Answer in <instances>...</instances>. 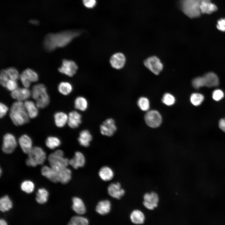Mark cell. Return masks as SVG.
I'll list each match as a JSON object with an SVG mask.
<instances>
[{
	"instance_id": "obj_1",
	"label": "cell",
	"mask_w": 225,
	"mask_h": 225,
	"mask_svg": "<svg viewBox=\"0 0 225 225\" xmlns=\"http://www.w3.org/2000/svg\"><path fill=\"white\" fill-rule=\"evenodd\" d=\"M80 34L75 31H67L55 34H49L45 37L44 42L45 49L51 52L57 48L64 47Z\"/></svg>"
},
{
	"instance_id": "obj_2",
	"label": "cell",
	"mask_w": 225,
	"mask_h": 225,
	"mask_svg": "<svg viewBox=\"0 0 225 225\" xmlns=\"http://www.w3.org/2000/svg\"><path fill=\"white\" fill-rule=\"evenodd\" d=\"M9 116L14 125H23L28 122L30 118L25 109L24 103L17 101L12 104L10 108Z\"/></svg>"
},
{
	"instance_id": "obj_3",
	"label": "cell",
	"mask_w": 225,
	"mask_h": 225,
	"mask_svg": "<svg viewBox=\"0 0 225 225\" xmlns=\"http://www.w3.org/2000/svg\"><path fill=\"white\" fill-rule=\"evenodd\" d=\"M32 95L36 101V104L39 108L46 107L49 103V98L45 86L42 84L34 85L32 88Z\"/></svg>"
},
{
	"instance_id": "obj_4",
	"label": "cell",
	"mask_w": 225,
	"mask_h": 225,
	"mask_svg": "<svg viewBox=\"0 0 225 225\" xmlns=\"http://www.w3.org/2000/svg\"><path fill=\"white\" fill-rule=\"evenodd\" d=\"M199 0H181L180 5L183 12L189 18H193L200 16L202 13Z\"/></svg>"
},
{
	"instance_id": "obj_5",
	"label": "cell",
	"mask_w": 225,
	"mask_h": 225,
	"mask_svg": "<svg viewBox=\"0 0 225 225\" xmlns=\"http://www.w3.org/2000/svg\"><path fill=\"white\" fill-rule=\"evenodd\" d=\"M28 155L26 163L29 166L35 167L38 165H42L46 158L45 152L38 147H33Z\"/></svg>"
},
{
	"instance_id": "obj_6",
	"label": "cell",
	"mask_w": 225,
	"mask_h": 225,
	"mask_svg": "<svg viewBox=\"0 0 225 225\" xmlns=\"http://www.w3.org/2000/svg\"><path fill=\"white\" fill-rule=\"evenodd\" d=\"M50 167L57 171L67 167L69 160L64 157V152L61 150H57L51 153L48 157Z\"/></svg>"
},
{
	"instance_id": "obj_7",
	"label": "cell",
	"mask_w": 225,
	"mask_h": 225,
	"mask_svg": "<svg viewBox=\"0 0 225 225\" xmlns=\"http://www.w3.org/2000/svg\"><path fill=\"white\" fill-rule=\"evenodd\" d=\"M145 66L154 74L158 75L162 70L163 65L157 57L152 56L146 59L144 62Z\"/></svg>"
},
{
	"instance_id": "obj_8",
	"label": "cell",
	"mask_w": 225,
	"mask_h": 225,
	"mask_svg": "<svg viewBox=\"0 0 225 225\" xmlns=\"http://www.w3.org/2000/svg\"><path fill=\"white\" fill-rule=\"evenodd\" d=\"M144 119L147 124L152 128L159 127L162 123V120L160 114L155 110L148 111L145 115Z\"/></svg>"
},
{
	"instance_id": "obj_9",
	"label": "cell",
	"mask_w": 225,
	"mask_h": 225,
	"mask_svg": "<svg viewBox=\"0 0 225 225\" xmlns=\"http://www.w3.org/2000/svg\"><path fill=\"white\" fill-rule=\"evenodd\" d=\"M17 145V141L15 136L12 134L7 133L3 136L2 150L6 154L12 153Z\"/></svg>"
},
{
	"instance_id": "obj_10",
	"label": "cell",
	"mask_w": 225,
	"mask_h": 225,
	"mask_svg": "<svg viewBox=\"0 0 225 225\" xmlns=\"http://www.w3.org/2000/svg\"><path fill=\"white\" fill-rule=\"evenodd\" d=\"M143 204L144 207L149 210H153L158 205L159 198L158 194L152 192L145 193L143 196Z\"/></svg>"
},
{
	"instance_id": "obj_11",
	"label": "cell",
	"mask_w": 225,
	"mask_h": 225,
	"mask_svg": "<svg viewBox=\"0 0 225 225\" xmlns=\"http://www.w3.org/2000/svg\"><path fill=\"white\" fill-rule=\"evenodd\" d=\"M78 67L73 61L66 59L63 60L62 64L58 70L61 73L69 77H72L76 72Z\"/></svg>"
},
{
	"instance_id": "obj_12",
	"label": "cell",
	"mask_w": 225,
	"mask_h": 225,
	"mask_svg": "<svg viewBox=\"0 0 225 225\" xmlns=\"http://www.w3.org/2000/svg\"><path fill=\"white\" fill-rule=\"evenodd\" d=\"M117 128L114 120L109 118L105 120L100 126V131L102 135L110 137L112 136Z\"/></svg>"
},
{
	"instance_id": "obj_13",
	"label": "cell",
	"mask_w": 225,
	"mask_h": 225,
	"mask_svg": "<svg viewBox=\"0 0 225 225\" xmlns=\"http://www.w3.org/2000/svg\"><path fill=\"white\" fill-rule=\"evenodd\" d=\"M108 191L111 197L117 199H120L125 193V190L121 188V184L119 182L112 183L109 185Z\"/></svg>"
},
{
	"instance_id": "obj_14",
	"label": "cell",
	"mask_w": 225,
	"mask_h": 225,
	"mask_svg": "<svg viewBox=\"0 0 225 225\" xmlns=\"http://www.w3.org/2000/svg\"><path fill=\"white\" fill-rule=\"evenodd\" d=\"M31 93L27 88H18L12 91L11 93L13 98L18 101H22L28 99L30 97Z\"/></svg>"
},
{
	"instance_id": "obj_15",
	"label": "cell",
	"mask_w": 225,
	"mask_h": 225,
	"mask_svg": "<svg viewBox=\"0 0 225 225\" xmlns=\"http://www.w3.org/2000/svg\"><path fill=\"white\" fill-rule=\"evenodd\" d=\"M42 175L51 181L57 183L58 182V171L55 170L51 167L44 166L41 169Z\"/></svg>"
},
{
	"instance_id": "obj_16",
	"label": "cell",
	"mask_w": 225,
	"mask_h": 225,
	"mask_svg": "<svg viewBox=\"0 0 225 225\" xmlns=\"http://www.w3.org/2000/svg\"><path fill=\"white\" fill-rule=\"evenodd\" d=\"M126 58L124 55L121 52L116 53L111 57L110 63L112 67L116 69H120L124 66Z\"/></svg>"
},
{
	"instance_id": "obj_17",
	"label": "cell",
	"mask_w": 225,
	"mask_h": 225,
	"mask_svg": "<svg viewBox=\"0 0 225 225\" xmlns=\"http://www.w3.org/2000/svg\"><path fill=\"white\" fill-rule=\"evenodd\" d=\"M82 122V116L80 113L76 111L70 112L68 115V123L72 128H78Z\"/></svg>"
},
{
	"instance_id": "obj_18",
	"label": "cell",
	"mask_w": 225,
	"mask_h": 225,
	"mask_svg": "<svg viewBox=\"0 0 225 225\" xmlns=\"http://www.w3.org/2000/svg\"><path fill=\"white\" fill-rule=\"evenodd\" d=\"M18 143L23 152L26 154H28L33 147L31 138L26 134L23 135L19 138Z\"/></svg>"
},
{
	"instance_id": "obj_19",
	"label": "cell",
	"mask_w": 225,
	"mask_h": 225,
	"mask_svg": "<svg viewBox=\"0 0 225 225\" xmlns=\"http://www.w3.org/2000/svg\"><path fill=\"white\" fill-rule=\"evenodd\" d=\"M85 162V159L84 155L78 151L75 152L73 157L69 160V164L75 169L83 167Z\"/></svg>"
},
{
	"instance_id": "obj_20",
	"label": "cell",
	"mask_w": 225,
	"mask_h": 225,
	"mask_svg": "<svg viewBox=\"0 0 225 225\" xmlns=\"http://www.w3.org/2000/svg\"><path fill=\"white\" fill-rule=\"evenodd\" d=\"M72 208L76 213L79 215H82L85 213L86 207L83 201L81 198L74 197L72 198Z\"/></svg>"
},
{
	"instance_id": "obj_21",
	"label": "cell",
	"mask_w": 225,
	"mask_h": 225,
	"mask_svg": "<svg viewBox=\"0 0 225 225\" xmlns=\"http://www.w3.org/2000/svg\"><path fill=\"white\" fill-rule=\"evenodd\" d=\"M200 8L202 14H211L216 11L218 8L211 1H201Z\"/></svg>"
},
{
	"instance_id": "obj_22",
	"label": "cell",
	"mask_w": 225,
	"mask_h": 225,
	"mask_svg": "<svg viewBox=\"0 0 225 225\" xmlns=\"http://www.w3.org/2000/svg\"><path fill=\"white\" fill-rule=\"evenodd\" d=\"M92 136L90 132L87 130L82 131L79 133L78 141L79 144L84 147H88L92 140Z\"/></svg>"
},
{
	"instance_id": "obj_23",
	"label": "cell",
	"mask_w": 225,
	"mask_h": 225,
	"mask_svg": "<svg viewBox=\"0 0 225 225\" xmlns=\"http://www.w3.org/2000/svg\"><path fill=\"white\" fill-rule=\"evenodd\" d=\"M130 218L132 222L136 224H143L145 219L144 213L138 209L133 210L130 214Z\"/></svg>"
},
{
	"instance_id": "obj_24",
	"label": "cell",
	"mask_w": 225,
	"mask_h": 225,
	"mask_svg": "<svg viewBox=\"0 0 225 225\" xmlns=\"http://www.w3.org/2000/svg\"><path fill=\"white\" fill-rule=\"evenodd\" d=\"M205 82V86L211 88L218 86L219 83V80L218 76L213 72L208 73L203 76Z\"/></svg>"
},
{
	"instance_id": "obj_25",
	"label": "cell",
	"mask_w": 225,
	"mask_h": 225,
	"mask_svg": "<svg viewBox=\"0 0 225 225\" xmlns=\"http://www.w3.org/2000/svg\"><path fill=\"white\" fill-rule=\"evenodd\" d=\"M111 204L108 200H104L99 202L97 205L96 210L97 213L101 215H104L108 213L111 210Z\"/></svg>"
},
{
	"instance_id": "obj_26",
	"label": "cell",
	"mask_w": 225,
	"mask_h": 225,
	"mask_svg": "<svg viewBox=\"0 0 225 225\" xmlns=\"http://www.w3.org/2000/svg\"><path fill=\"white\" fill-rule=\"evenodd\" d=\"M72 172L70 169L66 167L58 171V182L63 184L68 182L71 178Z\"/></svg>"
},
{
	"instance_id": "obj_27",
	"label": "cell",
	"mask_w": 225,
	"mask_h": 225,
	"mask_svg": "<svg viewBox=\"0 0 225 225\" xmlns=\"http://www.w3.org/2000/svg\"><path fill=\"white\" fill-rule=\"evenodd\" d=\"M24 103L29 117L33 118L37 117L38 111L36 104L31 101H26Z\"/></svg>"
},
{
	"instance_id": "obj_28",
	"label": "cell",
	"mask_w": 225,
	"mask_h": 225,
	"mask_svg": "<svg viewBox=\"0 0 225 225\" xmlns=\"http://www.w3.org/2000/svg\"><path fill=\"white\" fill-rule=\"evenodd\" d=\"M54 118L55 124L58 127H62L68 122V115L64 112H56L54 115Z\"/></svg>"
},
{
	"instance_id": "obj_29",
	"label": "cell",
	"mask_w": 225,
	"mask_h": 225,
	"mask_svg": "<svg viewBox=\"0 0 225 225\" xmlns=\"http://www.w3.org/2000/svg\"><path fill=\"white\" fill-rule=\"evenodd\" d=\"M19 77L31 82H36L38 80V76L37 73L30 68H27L23 71Z\"/></svg>"
},
{
	"instance_id": "obj_30",
	"label": "cell",
	"mask_w": 225,
	"mask_h": 225,
	"mask_svg": "<svg viewBox=\"0 0 225 225\" xmlns=\"http://www.w3.org/2000/svg\"><path fill=\"white\" fill-rule=\"evenodd\" d=\"M98 174L100 178L104 181L110 180L114 176L112 170L107 166L102 167L99 170Z\"/></svg>"
},
{
	"instance_id": "obj_31",
	"label": "cell",
	"mask_w": 225,
	"mask_h": 225,
	"mask_svg": "<svg viewBox=\"0 0 225 225\" xmlns=\"http://www.w3.org/2000/svg\"><path fill=\"white\" fill-rule=\"evenodd\" d=\"M12 206V201L8 196L6 195L0 198V210L4 212L9 210Z\"/></svg>"
},
{
	"instance_id": "obj_32",
	"label": "cell",
	"mask_w": 225,
	"mask_h": 225,
	"mask_svg": "<svg viewBox=\"0 0 225 225\" xmlns=\"http://www.w3.org/2000/svg\"><path fill=\"white\" fill-rule=\"evenodd\" d=\"M48 195V192L45 189L40 188L36 194V201L39 204H44L47 201Z\"/></svg>"
},
{
	"instance_id": "obj_33",
	"label": "cell",
	"mask_w": 225,
	"mask_h": 225,
	"mask_svg": "<svg viewBox=\"0 0 225 225\" xmlns=\"http://www.w3.org/2000/svg\"><path fill=\"white\" fill-rule=\"evenodd\" d=\"M88 102L87 99L83 97H78L75 100V107L76 109L80 111H85L88 108Z\"/></svg>"
},
{
	"instance_id": "obj_34",
	"label": "cell",
	"mask_w": 225,
	"mask_h": 225,
	"mask_svg": "<svg viewBox=\"0 0 225 225\" xmlns=\"http://www.w3.org/2000/svg\"><path fill=\"white\" fill-rule=\"evenodd\" d=\"M61 142L58 138L54 136H49L46 139L45 144L47 147L51 149H53L59 147Z\"/></svg>"
},
{
	"instance_id": "obj_35",
	"label": "cell",
	"mask_w": 225,
	"mask_h": 225,
	"mask_svg": "<svg viewBox=\"0 0 225 225\" xmlns=\"http://www.w3.org/2000/svg\"><path fill=\"white\" fill-rule=\"evenodd\" d=\"M89 222L88 219L83 217L76 216L72 217L70 219L68 224L70 225H87Z\"/></svg>"
},
{
	"instance_id": "obj_36",
	"label": "cell",
	"mask_w": 225,
	"mask_h": 225,
	"mask_svg": "<svg viewBox=\"0 0 225 225\" xmlns=\"http://www.w3.org/2000/svg\"><path fill=\"white\" fill-rule=\"evenodd\" d=\"M58 88L60 92L65 95L69 94L72 89V85L67 82H62L60 83Z\"/></svg>"
},
{
	"instance_id": "obj_37",
	"label": "cell",
	"mask_w": 225,
	"mask_h": 225,
	"mask_svg": "<svg viewBox=\"0 0 225 225\" xmlns=\"http://www.w3.org/2000/svg\"><path fill=\"white\" fill-rule=\"evenodd\" d=\"M204 99V97L203 95L197 93H192L190 98L191 103L195 106L200 105L203 102Z\"/></svg>"
},
{
	"instance_id": "obj_38",
	"label": "cell",
	"mask_w": 225,
	"mask_h": 225,
	"mask_svg": "<svg viewBox=\"0 0 225 225\" xmlns=\"http://www.w3.org/2000/svg\"><path fill=\"white\" fill-rule=\"evenodd\" d=\"M21 188L23 191L28 193H30L34 190V185L31 181L26 180L22 182Z\"/></svg>"
},
{
	"instance_id": "obj_39",
	"label": "cell",
	"mask_w": 225,
	"mask_h": 225,
	"mask_svg": "<svg viewBox=\"0 0 225 225\" xmlns=\"http://www.w3.org/2000/svg\"><path fill=\"white\" fill-rule=\"evenodd\" d=\"M138 105L140 108L143 111H148L150 108V102L148 99L145 97L139 98L137 102Z\"/></svg>"
},
{
	"instance_id": "obj_40",
	"label": "cell",
	"mask_w": 225,
	"mask_h": 225,
	"mask_svg": "<svg viewBox=\"0 0 225 225\" xmlns=\"http://www.w3.org/2000/svg\"><path fill=\"white\" fill-rule=\"evenodd\" d=\"M162 101L166 105L170 106L173 105L175 102V99L174 96L170 93H167L163 96Z\"/></svg>"
},
{
	"instance_id": "obj_41",
	"label": "cell",
	"mask_w": 225,
	"mask_h": 225,
	"mask_svg": "<svg viewBox=\"0 0 225 225\" xmlns=\"http://www.w3.org/2000/svg\"><path fill=\"white\" fill-rule=\"evenodd\" d=\"M192 83L193 87L196 89L205 86V80L203 76L195 78L193 80Z\"/></svg>"
},
{
	"instance_id": "obj_42",
	"label": "cell",
	"mask_w": 225,
	"mask_h": 225,
	"mask_svg": "<svg viewBox=\"0 0 225 225\" xmlns=\"http://www.w3.org/2000/svg\"><path fill=\"white\" fill-rule=\"evenodd\" d=\"M6 72L9 77L10 79L16 81L19 77L17 70L15 68H9L6 69Z\"/></svg>"
},
{
	"instance_id": "obj_43",
	"label": "cell",
	"mask_w": 225,
	"mask_h": 225,
	"mask_svg": "<svg viewBox=\"0 0 225 225\" xmlns=\"http://www.w3.org/2000/svg\"><path fill=\"white\" fill-rule=\"evenodd\" d=\"M9 77L6 69H2L1 71L0 74V82L1 85L6 88V84L9 80Z\"/></svg>"
},
{
	"instance_id": "obj_44",
	"label": "cell",
	"mask_w": 225,
	"mask_h": 225,
	"mask_svg": "<svg viewBox=\"0 0 225 225\" xmlns=\"http://www.w3.org/2000/svg\"><path fill=\"white\" fill-rule=\"evenodd\" d=\"M18 86L16 81L10 79H9L7 82L6 88L8 90L12 91L17 88Z\"/></svg>"
},
{
	"instance_id": "obj_45",
	"label": "cell",
	"mask_w": 225,
	"mask_h": 225,
	"mask_svg": "<svg viewBox=\"0 0 225 225\" xmlns=\"http://www.w3.org/2000/svg\"><path fill=\"white\" fill-rule=\"evenodd\" d=\"M224 96V94L222 91L220 89L215 90L212 94L213 99L216 101H219L222 99Z\"/></svg>"
},
{
	"instance_id": "obj_46",
	"label": "cell",
	"mask_w": 225,
	"mask_h": 225,
	"mask_svg": "<svg viewBox=\"0 0 225 225\" xmlns=\"http://www.w3.org/2000/svg\"><path fill=\"white\" fill-rule=\"evenodd\" d=\"M217 28L220 31L225 32V18H221L218 21Z\"/></svg>"
},
{
	"instance_id": "obj_47",
	"label": "cell",
	"mask_w": 225,
	"mask_h": 225,
	"mask_svg": "<svg viewBox=\"0 0 225 225\" xmlns=\"http://www.w3.org/2000/svg\"><path fill=\"white\" fill-rule=\"evenodd\" d=\"M8 110V106L4 104L1 103L0 104V117H3L7 114Z\"/></svg>"
},
{
	"instance_id": "obj_48",
	"label": "cell",
	"mask_w": 225,
	"mask_h": 225,
	"mask_svg": "<svg viewBox=\"0 0 225 225\" xmlns=\"http://www.w3.org/2000/svg\"><path fill=\"white\" fill-rule=\"evenodd\" d=\"M83 2L84 5L88 8H93L96 3V0H83Z\"/></svg>"
},
{
	"instance_id": "obj_49",
	"label": "cell",
	"mask_w": 225,
	"mask_h": 225,
	"mask_svg": "<svg viewBox=\"0 0 225 225\" xmlns=\"http://www.w3.org/2000/svg\"><path fill=\"white\" fill-rule=\"evenodd\" d=\"M218 125L219 128L225 132V118L219 120Z\"/></svg>"
},
{
	"instance_id": "obj_50",
	"label": "cell",
	"mask_w": 225,
	"mask_h": 225,
	"mask_svg": "<svg viewBox=\"0 0 225 225\" xmlns=\"http://www.w3.org/2000/svg\"><path fill=\"white\" fill-rule=\"evenodd\" d=\"M7 223L6 221L3 219H1L0 220V225H6Z\"/></svg>"
},
{
	"instance_id": "obj_51",
	"label": "cell",
	"mask_w": 225,
	"mask_h": 225,
	"mask_svg": "<svg viewBox=\"0 0 225 225\" xmlns=\"http://www.w3.org/2000/svg\"><path fill=\"white\" fill-rule=\"evenodd\" d=\"M200 1H211L212 0H199Z\"/></svg>"
}]
</instances>
